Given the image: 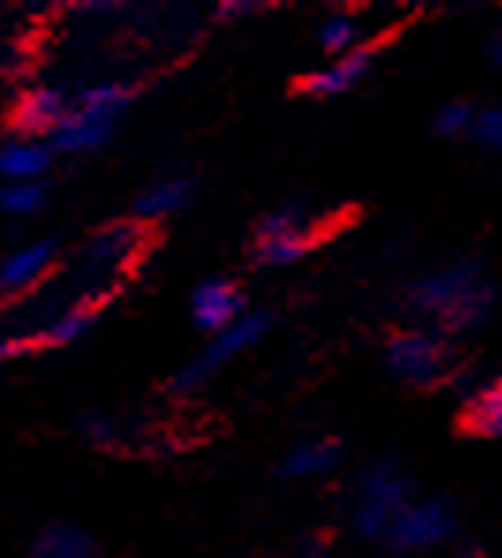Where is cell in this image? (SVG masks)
Segmentation results:
<instances>
[{
	"label": "cell",
	"instance_id": "d6986e66",
	"mask_svg": "<svg viewBox=\"0 0 502 558\" xmlns=\"http://www.w3.org/2000/svg\"><path fill=\"white\" fill-rule=\"evenodd\" d=\"M46 196V182H0V211L15 219L35 216V211H43Z\"/></svg>",
	"mask_w": 502,
	"mask_h": 558
},
{
	"label": "cell",
	"instance_id": "9c48e42d",
	"mask_svg": "<svg viewBox=\"0 0 502 558\" xmlns=\"http://www.w3.org/2000/svg\"><path fill=\"white\" fill-rule=\"evenodd\" d=\"M57 268H61V242L57 238H38V242L20 245L0 260V294L27 299L57 276Z\"/></svg>",
	"mask_w": 502,
	"mask_h": 558
},
{
	"label": "cell",
	"instance_id": "ba28073f",
	"mask_svg": "<svg viewBox=\"0 0 502 558\" xmlns=\"http://www.w3.org/2000/svg\"><path fill=\"white\" fill-rule=\"evenodd\" d=\"M72 110V87L64 84H31L15 95L12 113H8V129L15 136L49 140L61 129V121Z\"/></svg>",
	"mask_w": 502,
	"mask_h": 558
},
{
	"label": "cell",
	"instance_id": "ac0fdd59",
	"mask_svg": "<svg viewBox=\"0 0 502 558\" xmlns=\"http://www.w3.org/2000/svg\"><path fill=\"white\" fill-rule=\"evenodd\" d=\"M318 46L325 49L328 57H348L356 53L363 43V23L356 20V12H333L318 23Z\"/></svg>",
	"mask_w": 502,
	"mask_h": 558
},
{
	"label": "cell",
	"instance_id": "e0dca14e",
	"mask_svg": "<svg viewBox=\"0 0 502 558\" xmlns=\"http://www.w3.org/2000/svg\"><path fill=\"white\" fill-rule=\"evenodd\" d=\"M103 306L106 302H98V299H87V302L69 306L64 314H57L53 322L43 325V332L35 336V348H69V343H80L95 328Z\"/></svg>",
	"mask_w": 502,
	"mask_h": 558
},
{
	"label": "cell",
	"instance_id": "52a82bcc",
	"mask_svg": "<svg viewBox=\"0 0 502 558\" xmlns=\"http://www.w3.org/2000/svg\"><path fill=\"white\" fill-rule=\"evenodd\" d=\"M457 532V510L446 498H423L416 495L397 510V517L385 529L382 544L390 555H423L434 547L450 544Z\"/></svg>",
	"mask_w": 502,
	"mask_h": 558
},
{
	"label": "cell",
	"instance_id": "7402d4cb",
	"mask_svg": "<svg viewBox=\"0 0 502 558\" xmlns=\"http://www.w3.org/2000/svg\"><path fill=\"white\" fill-rule=\"evenodd\" d=\"M473 140H480L491 151H502V106H488V110H476Z\"/></svg>",
	"mask_w": 502,
	"mask_h": 558
},
{
	"label": "cell",
	"instance_id": "5bb4252c",
	"mask_svg": "<svg viewBox=\"0 0 502 558\" xmlns=\"http://www.w3.org/2000/svg\"><path fill=\"white\" fill-rule=\"evenodd\" d=\"M193 189H196L193 178H186V174H167V178H159V182H152L133 204L136 223L147 227V223H159V219H170V216H178V211H186L189 201H193Z\"/></svg>",
	"mask_w": 502,
	"mask_h": 558
},
{
	"label": "cell",
	"instance_id": "277c9868",
	"mask_svg": "<svg viewBox=\"0 0 502 558\" xmlns=\"http://www.w3.org/2000/svg\"><path fill=\"white\" fill-rule=\"evenodd\" d=\"M385 371L411 389H434L457 366L454 340L439 328H401L385 340Z\"/></svg>",
	"mask_w": 502,
	"mask_h": 558
},
{
	"label": "cell",
	"instance_id": "44dd1931",
	"mask_svg": "<svg viewBox=\"0 0 502 558\" xmlns=\"http://www.w3.org/2000/svg\"><path fill=\"white\" fill-rule=\"evenodd\" d=\"M80 434H84L92 446H118L121 441V418L106 415V412H84L80 415Z\"/></svg>",
	"mask_w": 502,
	"mask_h": 558
},
{
	"label": "cell",
	"instance_id": "7a4b0ae2",
	"mask_svg": "<svg viewBox=\"0 0 502 558\" xmlns=\"http://www.w3.org/2000/svg\"><path fill=\"white\" fill-rule=\"evenodd\" d=\"M136 102V84L129 80H92L72 87V110L53 136L46 140L53 155H92L118 133L121 118Z\"/></svg>",
	"mask_w": 502,
	"mask_h": 558
},
{
	"label": "cell",
	"instance_id": "ffe728a7",
	"mask_svg": "<svg viewBox=\"0 0 502 558\" xmlns=\"http://www.w3.org/2000/svg\"><path fill=\"white\" fill-rule=\"evenodd\" d=\"M476 125V106L457 98V102H446L439 113H434V133L446 136V140H461V136H473Z\"/></svg>",
	"mask_w": 502,
	"mask_h": 558
},
{
	"label": "cell",
	"instance_id": "cb8c5ba5",
	"mask_svg": "<svg viewBox=\"0 0 502 558\" xmlns=\"http://www.w3.org/2000/svg\"><path fill=\"white\" fill-rule=\"evenodd\" d=\"M261 4H219L216 15L219 20H242V15H258Z\"/></svg>",
	"mask_w": 502,
	"mask_h": 558
},
{
	"label": "cell",
	"instance_id": "5b68a950",
	"mask_svg": "<svg viewBox=\"0 0 502 558\" xmlns=\"http://www.w3.org/2000/svg\"><path fill=\"white\" fill-rule=\"evenodd\" d=\"M411 498H416L411 480L401 472V464L393 457H382V461L363 468L356 480V502H351V529H356V536L382 544L390 521Z\"/></svg>",
	"mask_w": 502,
	"mask_h": 558
},
{
	"label": "cell",
	"instance_id": "2e32d148",
	"mask_svg": "<svg viewBox=\"0 0 502 558\" xmlns=\"http://www.w3.org/2000/svg\"><path fill=\"white\" fill-rule=\"evenodd\" d=\"M461 426L476 438H502V377H491L468 392Z\"/></svg>",
	"mask_w": 502,
	"mask_h": 558
},
{
	"label": "cell",
	"instance_id": "30bf717a",
	"mask_svg": "<svg viewBox=\"0 0 502 558\" xmlns=\"http://www.w3.org/2000/svg\"><path fill=\"white\" fill-rule=\"evenodd\" d=\"M246 314H250L246 291H242V283L230 276L201 279V283L193 287V294H189V317H193V325L201 328L204 336L224 332V328H230Z\"/></svg>",
	"mask_w": 502,
	"mask_h": 558
},
{
	"label": "cell",
	"instance_id": "8fae6325",
	"mask_svg": "<svg viewBox=\"0 0 502 558\" xmlns=\"http://www.w3.org/2000/svg\"><path fill=\"white\" fill-rule=\"evenodd\" d=\"M370 69H374V46L367 43V46H359L356 53L336 57V61L307 72V76L299 80V92L310 98H340V95L356 92L370 76Z\"/></svg>",
	"mask_w": 502,
	"mask_h": 558
},
{
	"label": "cell",
	"instance_id": "4fadbf2b",
	"mask_svg": "<svg viewBox=\"0 0 502 558\" xmlns=\"http://www.w3.org/2000/svg\"><path fill=\"white\" fill-rule=\"evenodd\" d=\"M53 167V151L46 140L8 133L0 140V182H43Z\"/></svg>",
	"mask_w": 502,
	"mask_h": 558
},
{
	"label": "cell",
	"instance_id": "7c38bea8",
	"mask_svg": "<svg viewBox=\"0 0 502 558\" xmlns=\"http://www.w3.org/2000/svg\"><path fill=\"white\" fill-rule=\"evenodd\" d=\"M344 464V446L336 438H302L279 457L284 480H321Z\"/></svg>",
	"mask_w": 502,
	"mask_h": 558
},
{
	"label": "cell",
	"instance_id": "6da1fadb",
	"mask_svg": "<svg viewBox=\"0 0 502 558\" xmlns=\"http://www.w3.org/2000/svg\"><path fill=\"white\" fill-rule=\"evenodd\" d=\"M408 306L446 336L480 332L499 314V287L480 260H450L408 287Z\"/></svg>",
	"mask_w": 502,
	"mask_h": 558
},
{
	"label": "cell",
	"instance_id": "d4e9b609",
	"mask_svg": "<svg viewBox=\"0 0 502 558\" xmlns=\"http://www.w3.org/2000/svg\"><path fill=\"white\" fill-rule=\"evenodd\" d=\"M454 558H488V551H483L480 544H457Z\"/></svg>",
	"mask_w": 502,
	"mask_h": 558
},
{
	"label": "cell",
	"instance_id": "603a6c76",
	"mask_svg": "<svg viewBox=\"0 0 502 558\" xmlns=\"http://www.w3.org/2000/svg\"><path fill=\"white\" fill-rule=\"evenodd\" d=\"M299 558H328V539L325 536H307L299 544Z\"/></svg>",
	"mask_w": 502,
	"mask_h": 558
},
{
	"label": "cell",
	"instance_id": "484cf974",
	"mask_svg": "<svg viewBox=\"0 0 502 558\" xmlns=\"http://www.w3.org/2000/svg\"><path fill=\"white\" fill-rule=\"evenodd\" d=\"M488 57H491V64H495V69H502V31H495V35H491Z\"/></svg>",
	"mask_w": 502,
	"mask_h": 558
},
{
	"label": "cell",
	"instance_id": "8992f818",
	"mask_svg": "<svg viewBox=\"0 0 502 558\" xmlns=\"http://www.w3.org/2000/svg\"><path fill=\"white\" fill-rule=\"evenodd\" d=\"M321 242V227L302 204H279L253 227V260L261 268H291L307 260Z\"/></svg>",
	"mask_w": 502,
	"mask_h": 558
},
{
	"label": "cell",
	"instance_id": "9a60e30c",
	"mask_svg": "<svg viewBox=\"0 0 502 558\" xmlns=\"http://www.w3.org/2000/svg\"><path fill=\"white\" fill-rule=\"evenodd\" d=\"M31 558H98V544L80 524L53 521L31 539Z\"/></svg>",
	"mask_w": 502,
	"mask_h": 558
},
{
	"label": "cell",
	"instance_id": "3957f363",
	"mask_svg": "<svg viewBox=\"0 0 502 558\" xmlns=\"http://www.w3.org/2000/svg\"><path fill=\"white\" fill-rule=\"evenodd\" d=\"M273 322H276V317L268 314V310H250V314L238 317V322L230 328H224V332L208 336V343H204V348L189 359L182 371L170 377V392H175V397L201 392L204 385H208L219 371H227L238 355H246V351L258 348V343L273 332Z\"/></svg>",
	"mask_w": 502,
	"mask_h": 558
}]
</instances>
